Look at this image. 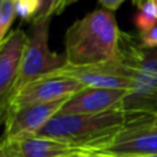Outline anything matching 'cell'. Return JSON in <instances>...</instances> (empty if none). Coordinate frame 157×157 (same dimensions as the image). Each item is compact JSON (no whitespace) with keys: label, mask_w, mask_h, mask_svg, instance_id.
<instances>
[{"label":"cell","mask_w":157,"mask_h":157,"mask_svg":"<svg viewBox=\"0 0 157 157\" xmlns=\"http://www.w3.org/2000/svg\"><path fill=\"white\" fill-rule=\"evenodd\" d=\"M121 34L114 12L105 9L93 10L66 29V64L90 65L121 60Z\"/></svg>","instance_id":"1"},{"label":"cell","mask_w":157,"mask_h":157,"mask_svg":"<svg viewBox=\"0 0 157 157\" xmlns=\"http://www.w3.org/2000/svg\"><path fill=\"white\" fill-rule=\"evenodd\" d=\"M129 114L123 109H112L98 114H56L37 134L80 148L85 155L105 148L124 129Z\"/></svg>","instance_id":"2"},{"label":"cell","mask_w":157,"mask_h":157,"mask_svg":"<svg viewBox=\"0 0 157 157\" xmlns=\"http://www.w3.org/2000/svg\"><path fill=\"white\" fill-rule=\"evenodd\" d=\"M129 64L135 75L121 109L129 115H157V48H144L139 37L129 49Z\"/></svg>","instance_id":"3"},{"label":"cell","mask_w":157,"mask_h":157,"mask_svg":"<svg viewBox=\"0 0 157 157\" xmlns=\"http://www.w3.org/2000/svg\"><path fill=\"white\" fill-rule=\"evenodd\" d=\"M50 22L52 18L34 21L31 23V36L28 37L12 96L28 83L54 72L66 64L65 54H60L49 49L48 39Z\"/></svg>","instance_id":"4"},{"label":"cell","mask_w":157,"mask_h":157,"mask_svg":"<svg viewBox=\"0 0 157 157\" xmlns=\"http://www.w3.org/2000/svg\"><path fill=\"white\" fill-rule=\"evenodd\" d=\"M49 75L71 77L85 87L129 91L134 81L135 70L123 60H113L90 65L65 64Z\"/></svg>","instance_id":"5"},{"label":"cell","mask_w":157,"mask_h":157,"mask_svg":"<svg viewBox=\"0 0 157 157\" xmlns=\"http://www.w3.org/2000/svg\"><path fill=\"white\" fill-rule=\"evenodd\" d=\"M110 157L157 155V123L152 115H129L124 129L102 151Z\"/></svg>","instance_id":"6"},{"label":"cell","mask_w":157,"mask_h":157,"mask_svg":"<svg viewBox=\"0 0 157 157\" xmlns=\"http://www.w3.org/2000/svg\"><path fill=\"white\" fill-rule=\"evenodd\" d=\"M83 88V85L67 76H43L28 83L11 97L5 112L1 114V120H4L9 113L20 108L67 99Z\"/></svg>","instance_id":"7"},{"label":"cell","mask_w":157,"mask_h":157,"mask_svg":"<svg viewBox=\"0 0 157 157\" xmlns=\"http://www.w3.org/2000/svg\"><path fill=\"white\" fill-rule=\"evenodd\" d=\"M67 99L28 105L9 113L2 120L5 129L1 141H13L36 136L45 124L60 112Z\"/></svg>","instance_id":"8"},{"label":"cell","mask_w":157,"mask_h":157,"mask_svg":"<svg viewBox=\"0 0 157 157\" xmlns=\"http://www.w3.org/2000/svg\"><path fill=\"white\" fill-rule=\"evenodd\" d=\"M27 33L18 28L11 29L0 43V112H5L13 93L20 74L25 49L28 42Z\"/></svg>","instance_id":"9"},{"label":"cell","mask_w":157,"mask_h":157,"mask_svg":"<svg viewBox=\"0 0 157 157\" xmlns=\"http://www.w3.org/2000/svg\"><path fill=\"white\" fill-rule=\"evenodd\" d=\"M126 94V90L85 87L70 97L58 114H98L112 109H121V103Z\"/></svg>","instance_id":"10"},{"label":"cell","mask_w":157,"mask_h":157,"mask_svg":"<svg viewBox=\"0 0 157 157\" xmlns=\"http://www.w3.org/2000/svg\"><path fill=\"white\" fill-rule=\"evenodd\" d=\"M0 153L5 157H67L85 155L77 147L38 135L21 140L1 141Z\"/></svg>","instance_id":"11"},{"label":"cell","mask_w":157,"mask_h":157,"mask_svg":"<svg viewBox=\"0 0 157 157\" xmlns=\"http://www.w3.org/2000/svg\"><path fill=\"white\" fill-rule=\"evenodd\" d=\"M132 22L139 33L155 28L157 25V6L153 4V1H147L140 9H137L132 16Z\"/></svg>","instance_id":"12"},{"label":"cell","mask_w":157,"mask_h":157,"mask_svg":"<svg viewBox=\"0 0 157 157\" xmlns=\"http://www.w3.org/2000/svg\"><path fill=\"white\" fill-rule=\"evenodd\" d=\"M16 16L13 0H0V43L11 32L10 27Z\"/></svg>","instance_id":"13"},{"label":"cell","mask_w":157,"mask_h":157,"mask_svg":"<svg viewBox=\"0 0 157 157\" xmlns=\"http://www.w3.org/2000/svg\"><path fill=\"white\" fill-rule=\"evenodd\" d=\"M17 16L22 21L31 22L39 15L42 0H13Z\"/></svg>","instance_id":"14"},{"label":"cell","mask_w":157,"mask_h":157,"mask_svg":"<svg viewBox=\"0 0 157 157\" xmlns=\"http://www.w3.org/2000/svg\"><path fill=\"white\" fill-rule=\"evenodd\" d=\"M60 1L61 0H42V7H40V11H39V15L32 22L52 18L54 15L58 13Z\"/></svg>","instance_id":"15"},{"label":"cell","mask_w":157,"mask_h":157,"mask_svg":"<svg viewBox=\"0 0 157 157\" xmlns=\"http://www.w3.org/2000/svg\"><path fill=\"white\" fill-rule=\"evenodd\" d=\"M137 34H139L140 43L144 48H150V49L157 48V26L147 32L137 33Z\"/></svg>","instance_id":"16"},{"label":"cell","mask_w":157,"mask_h":157,"mask_svg":"<svg viewBox=\"0 0 157 157\" xmlns=\"http://www.w3.org/2000/svg\"><path fill=\"white\" fill-rule=\"evenodd\" d=\"M124 1H126V0H98V2L101 4L102 9L109 10L112 12H114L115 10H118L123 5Z\"/></svg>","instance_id":"17"},{"label":"cell","mask_w":157,"mask_h":157,"mask_svg":"<svg viewBox=\"0 0 157 157\" xmlns=\"http://www.w3.org/2000/svg\"><path fill=\"white\" fill-rule=\"evenodd\" d=\"M77 0H61L60 1V5H59V9H58V13L56 15H59V13H61L67 6H70V5H72V4H75Z\"/></svg>","instance_id":"18"},{"label":"cell","mask_w":157,"mask_h":157,"mask_svg":"<svg viewBox=\"0 0 157 157\" xmlns=\"http://www.w3.org/2000/svg\"><path fill=\"white\" fill-rule=\"evenodd\" d=\"M132 1V4H134V6H136L137 9H140L144 4H146L147 1H153V4L157 6V0H131Z\"/></svg>","instance_id":"19"},{"label":"cell","mask_w":157,"mask_h":157,"mask_svg":"<svg viewBox=\"0 0 157 157\" xmlns=\"http://www.w3.org/2000/svg\"><path fill=\"white\" fill-rule=\"evenodd\" d=\"M82 157H110V156L101 155V153H88V155H83Z\"/></svg>","instance_id":"20"},{"label":"cell","mask_w":157,"mask_h":157,"mask_svg":"<svg viewBox=\"0 0 157 157\" xmlns=\"http://www.w3.org/2000/svg\"><path fill=\"white\" fill-rule=\"evenodd\" d=\"M136 157H157V155H151V156H136Z\"/></svg>","instance_id":"21"},{"label":"cell","mask_w":157,"mask_h":157,"mask_svg":"<svg viewBox=\"0 0 157 157\" xmlns=\"http://www.w3.org/2000/svg\"><path fill=\"white\" fill-rule=\"evenodd\" d=\"M67 157H82L81 155H74V156H67Z\"/></svg>","instance_id":"22"},{"label":"cell","mask_w":157,"mask_h":157,"mask_svg":"<svg viewBox=\"0 0 157 157\" xmlns=\"http://www.w3.org/2000/svg\"><path fill=\"white\" fill-rule=\"evenodd\" d=\"M155 121H156V123H157V115H156V117H155Z\"/></svg>","instance_id":"23"},{"label":"cell","mask_w":157,"mask_h":157,"mask_svg":"<svg viewBox=\"0 0 157 157\" xmlns=\"http://www.w3.org/2000/svg\"><path fill=\"white\" fill-rule=\"evenodd\" d=\"M0 157H5V156H4V155H1V153H0Z\"/></svg>","instance_id":"24"}]
</instances>
